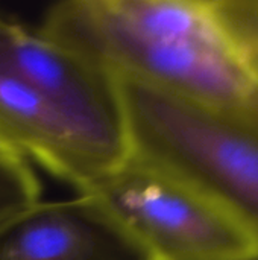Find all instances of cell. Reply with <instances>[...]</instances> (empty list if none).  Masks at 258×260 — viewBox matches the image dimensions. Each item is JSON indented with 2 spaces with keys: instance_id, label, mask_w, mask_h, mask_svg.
<instances>
[{
  "instance_id": "ba28073f",
  "label": "cell",
  "mask_w": 258,
  "mask_h": 260,
  "mask_svg": "<svg viewBox=\"0 0 258 260\" xmlns=\"http://www.w3.org/2000/svg\"><path fill=\"white\" fill-rule=\"evenodd\" d=\"M0 151H3V152H15V154H18V152H17V151H15V149H14V148H12V146L5 140V137H3L2 134H0ZM18 155H20V154H18Z\"/></svg>"
},
{
  "instance_id": "6da1fadb",
  "label": "cell",
  "mask_w": 258,
  "mask_h": 260,
  "mask_svg": "<svg viewBox=\"0 0 258 260\" xmlns=\"http://www.w3.org/2000/svg\"><path fill=\"white\" fill-rule=\"evenodd\" d=\"M36 30L113 76L258 131V72L216 0H64L44 12Z\"/></svg>"
},
{
  "instance_id": "8992f818",
  "label": "cell",
  "mask_w": 258,
  "mask_h": 260,
  "mask_svg": "<svg viewBox=\"0 0 258 260\" xmlns=\"http://www.w3.org/2000/svg\"><path fill=\"white\" fill-rule=\"evenodd\" d=\"M40 201L41 186L30 163L0 151V227Z\"/></svg>"
},
{
  "instance_id": "3957f363",
  "label": "cell",
  "mask_w": 258,
  "mask_h": 260,
  "mask_svg": "<svg viewBox=\"0 0 258 260\" xmlns=\"http://www.w3.org/2000/svg\"><path fill=\"white\" fill-rule=\"evenodd\" d=\"M152 260H258V235L236 213L131 157L82 192Z\"/></svg>"
},
{
  "instance_id": "277c9868",
  "label": "cell",
  "mask_w": 258,
  "mask_h": 260,
  "mask_svg": "<svg viewBox=\"0 0 258 260\" xmlns=\"http://www.w3.org/2000/svg\"><path fill=\"white\" fill-rule=\"evenodd\" d=\"M0 134L29 163L35 161L78 192L117 168L128 151L81 125L0 55Z\"/></svg>"
},
{
  "instance_id": "52a82bcc",
  "label": "cell",
  "mask_w": 258,
  "mask_h": 260,
  "mask_svg": "<svg viewBox=\"0 0 258 260\" xmlns=\"http://www.w3.org/2000/svg\"><path fill=\"white\" fill-rule=\"evenodd\" d=\"M217 11L258 72V0H216Z\"/></svg>"
},
{
  "instance_id": "5b68a950",
  "label": "cell",
  "mask_w": 258,
  "mask_h": 260,
  "mask_svg": "<svg viewBox=\"0 0 258 260\" xmlns=\"http://www.w3.org/2000/svg\"><path fill=\"white\" fill-rule=\"evenodd\" d=\"M0 260H152L96 200L40 201L0 227Z\"/></svg>"
},
{
  "instance_id": "7a4b0ae2",
  "label": "cell",
  "mask_w": 258,
  "mask_h": 260,
  "mask_svg": "<svg viewBox=\"0 0 258 260\" xmlns=\"http://www.w3.org/2000/svg\"><path fill=\"white\" fill-rule=\"evenodd\" d=\"M128 155L182 181L258 235V131L146 82L114 76Z\"/></svg>"
}]
</instances>
